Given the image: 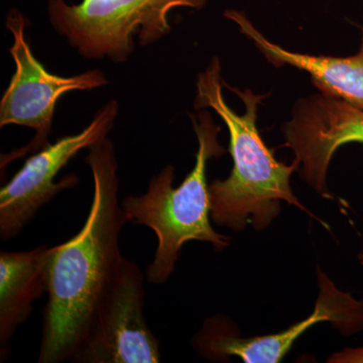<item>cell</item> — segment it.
Wrapping results in <instances>:
<instances>
[{"instance_id": "1", "label": "cell", "mask_w": 363, "mask_h": 363, "mask_svg": "<svg viewBox=\"0 0 363 363\" xmlns=\"http://www.w3.org/2000/svg\"><path fill=\"white\" fill-rule=\"evenodd\" d=\"M88 150L85 162L94 183L92 203L80 231L52 247L40 363L73 360L98 302L123 259L119 240L128 220L118 199L113 145L106 138Z\"/></svg>"}, {"instance_id": "2", "label": "cell", "mask_w": 363, "mask_h": 363, "mask_svg": "<svg viewBox=\"0 0 363 363\" xmlns=\"http://www.w3.org/2000/svg\"><path fill=\"white\" fill-rule=\"evenodd\" d=\"M264 95L223 84L219 60L212 59L197 81L196 109L209 107L225 123L230 135L233 168L225 180L209 185L211 219L218 226L241 231L248 223L262 230L281 211V202L320 219L303 206L291 187V176L298 164L279 162L260 138L257 108Z\"/></svg>"}, {"instance_id": "3", "label": "cell", "mask_w": 363, "mask_h": 363, "mask_svg": "<svg viewBox=\"0 0 363 363\" xmlns=\"http://www.w3.org/2000/svg\"><path fill=\"white\" fill-rule=\"evenodd\" d=\"M198 138L194 169L180 186L174 187L175 169L167 166L150 181L145 193L121 200L126 220L149 227L157 235V245L147 279L155 285L166 283L175 271L182 247L188 241H203L222 250L229 245L228 236L216 233L210 223L211 197L207 183L208 162L226 150L219 145L220 128L211 114L200 111L192 116Z\"/></svg>"}, {"instance_id": "4", "label": "cell", "mask_w": 363, "mask_h": 363, "mask_svg": "<svg viewBox=\"0 0 363 363\" xmlns=\"http://www.w3.org/2000/svg\"><path fill=\"white\" fill-rule=\"evenodd\" d=\"M207 0H50V21L87 59H128L138 35L140 45L157 42L171 30L169 13L178 7L201 9Z\"/></svg>"}, {"instance_id": "5", "label": "cell", "mask_w": 363, "mask_h": 363, "mask_svg": "<svg viewBox=\"0 0 363 363\" xmlns=\"http://www.w3.org/2000/svg\"><path fill=\"white\" fill-rule=\"evenodd\" d=\"M26 18L11 9L6 26L13 37L11 57L16 72L0 102V126L16 124L35 131L30 143L1 157V169L9 162L35 154L47 145L52 130L55 108L60 98L76 90H91L107 84L99 70H90L72 77H62L47 71L33 56L26 38Z\"/></svg>"}, {"instance_id": "6", "label": "cell", "mask_w": 363, "mask_h": 363, "mask_svg": "<svg viewBox=\"0 0 363 363\" xmlns=\"http://www.w3.org/2000/svg\"><path fill=\"white\" fill-rule=\"evenodd\" d=\"M143 274L123 257L98 302L80 350L72 362L157 363L160 341L145 321Z\"/></svg>"}, {"instance_id": "7", "label": "cell", "mask_w": 363, "mask_h": 363, "mask_svg": "<svg viewBox=\"0 0 363 363\" xmlns=\"http://www.w3.org/2000/svg\"><path fill=\"white\" fill-rule=\"evenodd\" d=\"M118 113V104H105L89 125L73 135L48 143L26 159L23 168L0 191V238L13 240L23 230L35 214L59 193L76 187L78 177L56 178L61 169L79 152L105 140Z\"/></svg>"}, {"instance_id": "8", "label": "cell", "mask_w": 363, "mask_h": 363, "mask_svg": "<svg viewBox=\"0 0 363 363\" xmlns=\"http://www.w3.org/2000/svg\"><path fill=\"white\" fill-rule=\"evenodd\" d=\"M317 274L319 296L314 311L303 321L279 333L241 338L233 333L225 319L211 318L196 337L198 351L214 360L238 357L245 363H278L302 334L321 322H330L345 336L362 332L363 300L339 290L319 267Z\"/></svg>"}, {"instance_id": "9", "label": "cell", "mask_w": 363, "mask_h": 363, "mask_svg": "<svg viewBox=\"0 0 363 363\" xmlns=\"http://www.w3.org/2000/svg\"><path fill=\"white\" fill-rule=\"evenodd\" d=\"M283 133L301 175L324 198L332 199L327 187L329 164L341 145L363 143V109L320 91L298 105Z\"/></svg>"}, {"instance_id": "10", "label": "cell", "mask_w": 363, "mask_h": 363, "mask_svg": "<svg viewBox=\"0 0 363 363\" xmlns=\"http://www.w3.org/2000/svg\"><path fill=\"white\" fill-rule=\"evenodd\" d=\"M257 45L274 66L290 65L307 72L321 92L328 93L363 109V48L355 56L346 58L312 56L286 51L269 42L242 11L228 9L224 13Z\"/></svg>"}, {"instance_id": "11", "label": "cell", "mask_w": 363, "mask_h": 363, "mask_svg": "<svg viewBox=\"0 0 363 363\" xmlns=\"http://www.w3.org/2000/svg\"><path fill=\"white\" fill-rule=\"evenodd\" d=\"M52 247L0 253V346L7 344L33 312V304L48 293Z\"/></svg>"}, {"instance_id": "12", "label": "cell", "mask_w": 363, "mask_h": 363, "mask_svg": "<svg viewBox=\"0 0 363 363\" xmlns=\"http://www.w3.org/2000/svg\"><path fill=\"white\" fill-rule=\"evenodd\" d=\"M327 362L330 363H363V346L345 348L331 355Z\"/></svg>"}, {"instance_id": "13", "label": "cell", "mask_w": 363, "mask_h": 363, "mask_svg": "<svg viewBox=\"0 0 363 363\" xmlns=\"http://www.w3.org/2000/svg\"><path fill=\"white\" fill-rule=\"evenodd\" d=\"M358 260H359L360 264L363 266V250L358 255Z\"/></svg>"}, {"instance_id": "14", "label": "cell", "mask_w": 363, "mask_h": 363, "mask_svg": "<svg viewBox=\"0 0 363 363\" xmlns=\"http://www.w3.org/2000/svg\"><path fill=\"white\" fill-rule=\"evenodd\" d=\"M362 48H363V44H362Z\"/></svg>"}]
</instances>
